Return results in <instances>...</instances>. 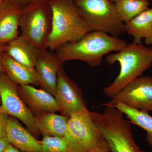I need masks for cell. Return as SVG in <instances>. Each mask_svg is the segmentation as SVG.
Returning <instances> with one entry per match:
<instances>
[{"instance_id": "obj_5", "label": "cell", "mask_w": 152, "mask_h": 152, "mask_svg": "<svg viewBox=\"0 0 152 152\" xmlns=\"http://www.w3.org/2000/svg\"><path fill=\"white\" fill-rule=\"evenodd\" d=\"M64 138L69 152H110L107 143L87 108L70 115Z\"/></svg>"}, {"instance_id": "obj_2", "label": "cell", "mask_w": 152, "mask_h": 152, "mask_svg": "<svg viewBox=\"0 0 152 152\" xmlns=\"http://www.w3.org/2000/svg\"><path fill=\"white\" fill-rule=\"evenodd\" d=\"M127 45L124 40L100 31L87 33L78 40L68 43L55 51L63 63L80 60L90 66L101 64L105 55L118 52Z\"/></svg>"}, {"instance_id": "obj_9", "label": "cell", "mask_w": 152, "mask_h": 152, "mask_svg": "<svg viewBox=\"0 0 152 152\" xmlns=\"http://www.w3.org/2000/svg\"><path fill=\"white\" fill-rule=\"evenodd\" d=\"M119 102L131 107L148 112L152 110V77H139L127 85L110 103Z\"/></svg>"}, {"instance_id": "obj_8", "label": "cell", "mask_w": 152, "mask_h": 152, "mask_svg": "<svg viewBox=\"0 0 152 152\" xmlns=\"http://www.w3.org/2000/svg\"><path fill=\"white\" fill-rule=\"evenodd\" d=\"M0 111L18 119L24 123L30 132L37 137L38 129L36 117L20 96L17 85L4 72L0 73Z\"/></svg>"}, {"instance_id": "obj_27", "label": "cell", "mask_w": 152, "mask_h": 152, "mask_svg": "<svg viewBox=\"0 0 152 152\" xmlns=\"http://www.w3.org/2000/svg\"><path fill=\"white\" fill-rule=\"evenodd\" d=\"M90 152H107L105 151H93Z\"/></svg>"}, {"instance_id": "obj_22", "label": "cell", "mask_w": 152, "mask_h": 152, "mask_svg": "<svg viewBox=\"0 0 152 152\" xmlns=\"http://www.w3.org/2000/svg\"><path fill=\"white\" fill-rule=\"evenodd\" d=\"M8 115L0 111V139L6 137V127Z\"/></svg>"}, {"instance_id": "obj_13", "label": "cell", "mask_w": 152, "mask_h": 152, "mask_svg": "<svg viewBox=\"0 0 152 152\" xmlns=\"http://www.w3.org/2000/svg\"><path fill=\"white\" fill-rule=\"evenodd\" d=\"M18 91L23 100L37 114L60 111L56 98L43 89L36 88L31 85H23L18 87Z\"/></svg>"}, {"instance_id": "obj_23", "label": "cell", "mask_w": 152, "mask_h": 152, "mask_svg": "<svg viewBox=\"0 0 152 152\" xmlns=\"http://www.w3.org/2000/svg\"><path fill=\"white\" fill-rule=\"evenodd\" d=\"M10 1L23 8V6H25L26 7L36 3L45 1V0H10Z\"/></svg>"}, {"instance_id": "obj_7", "label": "cell", "mask_w": 152, "mask_h": 152, "mask_svg": "<svg viewBox=\"0 0 152 152\" xmlns=\"http://www.w3.org/2000/svg\"><path fill=\"white\" fill-rule=\"evenodd\" d=\"M44 3L23 8L20 24L21 35L43 50L47 49L52 23L51 12L47 10Z\"/></svg>"}, {"instance_id": "obj_21", "label": "cell", "mask_w": 152, "mask_h": 152, "mask_svg": "<svg viewBox=\"0 0 152 152\" xmlns=\"http://www.w3.org/2000/svg\"><path fill=\"white\" fill-rule=\"evenodd\" d=\"M39 152H69L67 144L64 138L43 136Z\"/></svg>"}, {"instance_id": "obj_24", "label": "cell", "mask_w": 152, "mask_h": 152, "mask_svg": "<svg viewBox=\"0 0 152 152\" xmlns=\"http://www.w3.org/2000/svg\"><path fill=\"white\" fill-rule=\"evenodd\" d=\"M10 144V142L7 137L0 139V152H4Z\"/></svg>"}, {"instance_id": "obj_29", "label": "cell", "mask_w": 152, "mask_h": 152, "mask_svg": "<svg viewBox=\"0 0 152 152\" xmlns=\"http://www.w3.org/2000/svg\"><path fill=\"white\" fill-rule=\"evenodd\" d=\"M5 1V0H0V5L1 4Z\"/></svg>"}, {"instance_id": "obj_17", "label": "cell", "mask_w": 152, "mask_h": 152, "mask_svg": "<svg viewBox=\"0 0 152 152\" xmlns=\"http://www.w3.org/2000/svg\"><path fill=\"white\" fill-rule=\"evenodd\" d=\"M126 32L134 37L133 42L141 44L145 39L147 45H152V8L145 10L125 24Z\"/></svg>"}, {"instance_id": "obj_16", "label": "cell", "mask_w": 152, "mask_h": 152, "mask_svg": "<svg viewBox=\"0 0 152 152\" xmlns=\"http://www.w3.org/2000/svg\"><path fill=\"white\" fill-rule=\"evenodd\" d=\"M2 64L6 75L16 84L39 85L35 68L29 67L18 62L4 52Z\"/></svg>"}, {"instance_id": "obj_10", "label": "cell", "mask_w": 152, "mask_h": 152, "mask_svg": "<svg viewBox=\"0 0 152 152\" xmlns=\"http://www.w3.org/2000/svg\"><path fill=\"white\" fill-rule=\"evenodd\" d=\"M55 97L63 115L69 117L73 113L86 108L80 90L61 68L58 75Z\"/></svg>"}, {"instance_id": "obj_4", "label": "cell", "mask_w": 152, "mask_h": 152, "mask_svg": "<svg viewBox=\"0 0 152 152\" xmlns=\"http://www.w3.org/2000/svg\"><path fill=\"white\" fill-rule=\"evenodd\" d=\"M102 113L91 112L93 119L108 145L110 152H145L134 140L130 123L113 105L104 104Z\"/></svg>"}, {"instance_id": "obj_34", "label": "cell", "mask_w": 152, "mask_h": 152, "mask_svg": "<svg viewBox=\"0 0 152 152\" xmlns=\"http://www.w3.org/2000/svg\"></svg>"}, {"instance_id": "obj_6", "label": "cell", "mask_w": 152, "mask_h": 152, "mask_svg": "<svg viewBox=\"0 0 152 152\" xmlns=\"http://www.w3.org/2000/svg\"><path fill=\"white\" fill-rule=\"evenodd\" d=\"M91 31L102 32L118 37L126 32L115 3L111 0H75Z\"/></svg>"}, {"instance_id": "obj_12", "label": "cell", "mask_w": 152, "mask_h": 152, "mask_svg": "<svg viewBox=\"0 0 152 152\" xmlns=\"http://www.w3.org/2000/svg\"><path fill=\"white\" fill-rule=\"evenodd\" d=\"M23 9L10 0H5L0 6V45L18 37Z\"/></svg>"}, {"instance_id": "obj_25", "label": "cell", "mask_w": 152, "mask_h": 152, "mask_svg": "<svg viewBox=\"0 0 152 152\" xmlns=\"http://www.w3.org/2000/svg\"><path fill=\"white\" fill-rule=\"evenodd\" d=\"M4 45H0V73L5 72L2 64L3 55L4 50Z\"/></svg>"}, {"instance_id": "obj_18", "label": "cell", "mask_w": 152, "mask_h": 152, "mask_svg": "<svg viewBox=\"0 0 152 152\" xmlns=\"http://www.w3.org/2000/svg\"><path fill=\"white\" fill-rule=\"evenodd\" d=\"M36 118L38 129L43 136L64 137L69 117L50 113L38 114Z\"/></svg>"}, {"instance_id": "obj_15", "label": "cell", "mask_w": 152, "mask_h": 152, "mask_svg": "<svg viewBox=\"0 0 152 152\" xmlns=\"http://www.w3.org/2000/svg\"><path fill=\"white\" fill-rule=\"evenodd\" d=\"M42 51L21 35L6 45L4 50L5 53L14 60L32 68H35Z\"/></svg>"}, {"instance_id": "obj_31", "label": "cell", "mask_w": 152, "mask_h": 152, "mask_svg": "<svg viewBox=\"0 0 152 152\" xmlns=\"http://www.w3.org/2000/svg\"><path fill=\"white\" fill-rule=\"evenodd\" d=\"M73 1H75V0H73Z\"/></svg>"}, {"instance_id": "obj_32", "label": "cell", "mask_w": 152, "mask_h": 152, "mask_svg": "<svg viewBox=\"0 0 152 152\" xmlns=\"http://www.w3.org/2000/svg\"><path fill=\"white\" fill-rule=\"evenodd\" d=\"M0 6H1V5H0Z\"/></svg>"}, {"instance_id": "obj_3", "label": "cell", "mask_w": 152, "mask_h": 152, "mask_svg": "<svg viewBox=\"0 0 152 152\" xmlns=\"http://www.w3.org/2000/svg\"><path fill=\"white\" fill-rule=\"evenodd\" d=\"M106 61L110 65L118 62L120 65L115 80L104 88L105 95L111 99L152 65V48L142 44H127L118 53L107 56Z\"/></svg>"}, {"instance_id": "obj_33", "label": "cell", "mask_w": 152, "mask_h": 152, "mask_svg": "<svg viewBox=\"0 0 152 152\" xmlns=\"http://www.w3.org/2000/svg\"></svg>"}, {"instance_id": "obj_11", "label": "cell", "mask_w": 152, "mask_h": 152, "mask_svg": "<svg viewBox=\"0 0 152 152\" xmlns=\"http://www.w3.org/2000/svg\"><path fill=\"white\" fill-rule=\"evenodd\" d=\"M64 64L56 52L47 49L42 52L36 63L35 69L39 85L53 96L56 94L58 73Z\"/></svg>"}, {"instance_id": "obj_1", "label": "cell", "mask_w": 152, "mask_h": 152, "mask_svg": "<svg viewBox=\"0 0 152 152\" xmlns=\"http://www.w3.org/2000/svg\"><path fill=\"white\" fill-rule=\"evenodd\" d=\"M48 4L52 23L47 49L55 51L63 45L78 40L91 32L73 0H51Z\"/></svg>"}, {"instance_id": "obj_26", "label": "cell", "mask_w": 152, "mask_h": 152, "mask_svg": "<svg viewBox=\"0 0 152 152\" xmlns=\"http://www.w3.org/2000/svg\"><path fill=\"white\" fill-rule=\"evenodd\" d=\"M4 152H24L17 148L15 147L10 143L6 148Z\"/></svg>"}, {"instance_id": "obj_20", "label": "cell", "mask_w": 152, "mask_h": 152, "mask_svg": "<svg viewBox=\"0 0 152 152\" xmlns=\"http://www.w3.org/2000/svg\"><path fill=\"white\" fill-rule=\"evenodd\" d=\"M115 4L119 16L125 24L148 9L150 5L149 2L143 0H120Z\"/></svg>"}, {"instance_id": "obj_14", "label": "cell", "mask_w": 152, "mask_h": 152, "mask_svg": "<svg viewBox=\"0 0 152 152\" xmlns=\"http://www.w3.org/2000/svg\"><path fill=\"white\" fill-rule=\"evenodd\" d=\"M6 137L10 143L24 152H39L41 141L25 129L16 119L8 117Z\"/></svg>"}, {"instance_id": "obj_30", "label": "cell", "mask_w": 152, "mask_h": 152, "mask_svg": "<svg viewBox=\"0 0 152 152\" xmlns=\"http://www.w3.org/2000/svg\"><path fill=\"white\" fill-rule=\"evenodd\" d=\"M143 1H150V0H143Z\"/></svg>"}, {"instance_id": "obj_19", "label": "cell", "mask_w": 152, "mask_h": 152, "mask_svg": "<svg viewBox=\"0 0 152 152\" xmlns=\"http://www.w3.org/2000/svg\"><path fill=\"white\" fill-rule=\"evenodd\" d=\"M111 104L126 115L130 120V123L139 126L146 132L147 142L152 147V117L148 112L131 107L119 102Z\"/></svg>"}, {"instance_id": "obj_28", "label": "cell", "mask_w": 152, "mask_h": 152, "mask_svg": "<svg viewBox=\"0 0 152 152\" xmlns=\"http://www.w3.org/2000/svg\"><path fill=\"white\" fill-rule=\"evenodd\" d=\"M111 1H113V2L115 3L119 1L120 0H111Z\"/></svg>"}]
</instances>
